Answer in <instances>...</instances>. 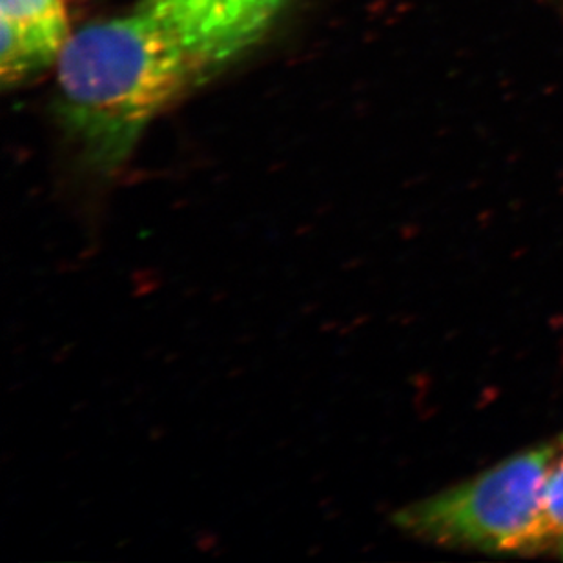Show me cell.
<instances>
[{
	"mask_svg": "<svg viewBox=\"0 0 563 563\" xmlns=\"http://www.w3.org/2000/svg\"><path fill=\"white\" fill-rule=\"evenodd\" d=\"M57 110L91 165L112 170L199 69L137 8L71 32L57 63Z\"/></svg>",
	"mask_w": 563,
	"mask_h": 563,
	"instance_id": "cell-1",
	"label": "cell"
},
{
	"mask_svg": "<svg viewBox=\"0 0 563 563\" xmlns=\"http://www.w3.org/2000/svg\"><path fill=\"white\" fill-rule=\"evenodd\" d=\"M556 446V438H551L521 449L399 509L394 523L421 542L452 551L515 559L553 556L545 490Z\"/></svg>",
	"mask_w": 563,
	"mask_h": 563,
	"instance_id": "cell-2",
	"label": "cell"
},
{
	"mask_svg": "<svg viewBox=\"0 0 563 563\" xmlns=\"http://www.w3.org/2000/svg\"><path fill=\"white\" fill-rule=\"evenodd\" d=\"M288 0H143L199 74L229 63L254 46Z\"/></svg>",
	"mask_w": 563,
	"mask_h": 563,
	"instance_id": "cell-3",
	"label": "cell"
},
{
	"mask_svg": "<svg viewBox=\"0 0 563 563\" xmlns=\"http://www.w3.org/2000/svg\"><path fill=\"white\" fill-rule=\"evenodd\" d=\"M64 0H0V79L5 86L55 66L68 41Z\"/></svg>",
	"mask_w": 563,
	"mask_h": 563,
	"instance_id": "cell-4",
	"label": "cell"
},
{
	"mask_svg": "<svg viewBox=\"0 0 563 563\" xmlns=\"http://www.w3.org/2000/svg\"><path fill=\"white\" fill-rule=\"evenodd\" d=\"M556 456L549 473L545 510L553 538V556L563 560V432L556 437Z\"/></svg>",
	"mask_w": 563,
	"mask_h": 563,
	"instance_id": "cell-5",
	"label": "cell"
}]
</instances>
